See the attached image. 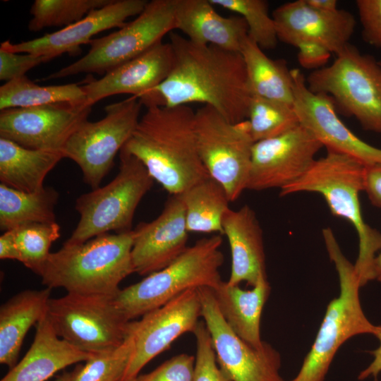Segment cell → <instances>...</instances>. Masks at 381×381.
<instances>
[{
    "instance_id": "6da1fadb",
    "label": "cell",
    "mask_w": 381,
    "mask_h": 381,
    "mask_svg": "<svg viewBox=\"0 0 381 381\" xmlns=\"http://www.w3.org/2000/svg\"><path fill=\"white\" fill-rule=\"evenodd\" d=\"M173 67L167 78L139 99L146 107H169L199 102L228 121L246 120L251 97L240 52L194 43L176 32L169 35Z\"/></svg>"
},
{
    "instance_id": "7a4b0ae2",
    "label": "cell",
    "mask_w": 381,
    "mask_h": 381,
    "mask_svg": "<svg viewBox=\"0 0 381 381\" xmlns=\"http://www.w3.org/2000/svg\"><path fill=\"white\" fill-rule=\"evenodd\" d=\"M195 111L188 105H150L123 147L170 195L210 176L198 152Z\"/></svg>"
},
{
    "instance_id": "3957f363",
    "label": "cell",
    "mask_w": 381,
    "mask_h": 381,
    "mask_svg": "<svg viewBox=\"0 0 381 381\" xmlns=\"http://www.w3.org/2000/svg\"><path fill=\"white\" fill-rule=\"evenodd\" d=\"M366 166L354 157L327 150L301 178L279 193L281 196L318 193L333 215L353 225L359 240L358 255L353 265L361 287L375 279L374 262L376 253L381 250V233L365 223L360 205L359 193L364 190Z\"/></svg>"
},
{
    "instance_id": "277c9868",
    "label": "cell",
    "mask_w": 381,
    "mask_h": 381,
    "mask_svg": "<svg viewBox=\"0 0 381 381\" xmlns=\"http://www.w3.org/2000/svg\"><path fill=\"white\" fill-rule=\"evenodd\" d=\"M133 230L104 234L84 243L67 244L51 253L39 276L47 288L67 293L115 296L119 284L134 273Z\"/></svg>"
},
{
    "instance_id": "5b68a950",
    "label": "cell",
    "mask_w": 381,
    "mask_h": 381,
    "mask_svg": "<svg viewBox=\"0 0 381 381\" xmlns=\"http://www.w3.org/2000/svg\"><path fill=\"white\" fill-rule=\"evenodd\" d=\"M222 243L220 234L199 239L168 266L120 289L114 297L115 304L132 320L190 289H215L222 282L219 272L224 261Z\"/></svg>"
},
{
    "instance_id": "8992f818",
    "label": "cell",
    "mask_w": 381,
    "mask_h": 381,
    "mask_svg": "<svg viewBox=\"0 0 381 381\" xmlns=\"http://www.w3.org/2000/svg\"><path fill=\"white\" fill-rule=\"evenodd\" d=\"M322 236L338 274L340 292L328 304L315 341L291 381H323L339 347L353 336L373 334L375 327L361 307L354 265L342 253L330 228L322 229Z\"/></svg>"
},
{
    "instance_id": "52a82bcc",
    "label": "cell",
    "mask_w": 381,
    "mask_h": 381,
    "mask_svg": "<svg viewBox=\"0 0 381 381\" xmlns=\"http://www.w3.org/2000/svg\"><path fill=\"white\" fill-rule=\"evenodd\" d=\"M119 160V171L111 181L76 199L75 209L80 219L64 243L78 244L109 231L133 230L135 210L155 180L144 164L123 147Z\"/></svg>"
},
{
    "instance_id": "ba28073f",
    "label": "cell",
    "mask_w": 381,
    "mask_h": 381,
    "mask_svg": "<svg viewBox=\"0 0 381 381\" xmlns=\"http://www.w3.org/2000/svg\"><path fill=\"white\" fill-rule=\"evenodd\" d=\"M308 87L329 96L366 131L381 133V66L349 44L333 63L312 71Z\"/></svg>"
},
{
    "instance_id": "9c48e42d",
    "label": "cell",
    "mask_w": 381,
    "mask_h": 381,
    "mask_svg": "<svg viewBox=\"0 0 381 381\" xmlns=\"http://www.w3.org/2000/svg\"><path fill=\"white\" fill-rule=\"evenodd\" d=\"M175 12L176 0L148 1L133 20L107 35L92 40L85 55L43 80L79 73L104 75L162 42L164 35L175 30Z\"/></svg>"
},
{
    "instance_id": "30bf717a",
    "label": "cell",
    "mask_w": 381,
    "mask_h": 381,
    "mask_svg": "<svg viewBox=\"0 0 381 381\" xmlns=\"http://www.w3.org/2000/svg\"><path fill=\"white\" fill-rule=\"evenodd\" d=\"M114 297L67 293L49 299L47 314L56 334L74 346L91 353L108 351L125 341L131 322Z\"/></svg>"
},
{
    "instance_id": "8fae6325",
    "label": "cell",
    "mask_w": 381,
    "mask_h": 381,
    "mask_svg": "<svg viewBox=\"0 0 381 381\" xmlns=\"http://www.w3.org/2000/svg\"><path fill=\"white\" fill-rule=\"evenodd\" d=\"M195 133L200 159L209 175L221 183L231 202L246 190L255 143L248 120L228 121L203 105L195 111Z\"/></svg>"
},
{
    "instance_id": "7c38bea8",
    "label": "cell",
    "mask_w": 381,
    "mask_h": 381,
    "mask_svg": "<svg viewBox=\"0 0 381 381\" xmlns=\"http://www.w3.org/2000/svg\"><path fill=\"white\" fill-rule=\"evenodd\" d=\"M142 103L131 96L105 107V116L85 121L73 132L64 149V158L80 167L84 182L97 188L114 165L116 154L132 136L140 120Z\"/></svg>"
},
{
    "instance_id": "4fadbf2b",
    "label": "cell",
    "mask_w": 381,
    "mask_h": 381,
    "mask_svg": "<svg viewBox=\"0 0 381 381\" xmlns=\"http://www.w3.org/2000/svg\"><path fill=\"white\" fill-rule=\"evenodd\" d=\"M201 317L210 334L220 368L233 381H284L279 374L281 357L265 342L255 348L239 337L226 323L217 304L212 289L198 288Z\"/></svg>"
},
{
    "instance_id": "5bb4252c",
    "label": "cell",
    "mask_w": 381,
    "mask_h": 381,
    "mask_svg": "<svg viewBox=\"0 0 381 381\" xmlns=\"http://www.w3.org/2000/svg\"><path fill=\"white\" fill-rule=\"evenodd\" d=\"M201 310L198 288H193L143 315L140 320H131L134 348L121 381L135 379L147 363L168 349L181 335L193 333Z\"/></svg>"
},
{
    "instance_id": "9a60e30c",
    "label": "cell",
    "mask_w": 381,
    "mask_h": 381,
    "mask_svg": "<svg viewBox=\"0 0 381 381\" xmlns=\"http://www.w3.org/2000/svg\"><path fill=\"white\" fill-rule=\"evenodd\" d=\"M92 107L84 100L1 110L0 138L28 149L62 152Z\"/></svg>"
},
{
    "instance_id": "2e32d148",
    "label": "cell",
    "mask_w": 381,
    "mask_h": 381,
    "mask_svg": "<svg viewBox=\"0 0 381 381\" xmlns=\"http://www.w3.org/2000/svg\"><path fill=\"white\" fill-rule=\"evenodd\" d=\"M322 147L301 124L277 137L255 142L246 189L283 188L310 169Z\"/></svg>"
},
{
    "instance_id": "e0dca14e",
    "label": "cell",
    "mask_w": 381,
    "mask_h": 381,
    "mask_svg": "<svg viewBox=\"0 0 381 381\" xmlns=\"http://www.w3.org/2000/svg\"><path fill=\"white\" fill-rule=\"evenodd\" d=\"M293 80V107L299 123L311 133L327 150L346 154L365 165L381 164V149L362 140L341 121L332 99L315 93L297 68L291 70Z\"/></svg>"
},
{
    "instance_id": "ac0fdd59",
    "label": "cell",
    "mask_w": 381,
    "mask_h": 381,
    "mask_svg": "<svg viewBox=\"0 0 381 381\" xmlns=\"http://www.w3.org/2000/svg\"><path fill=\"white\" fill-rule=\"evenodd\" d=\"M278 40L296 47L315 44L336 55L349 44L356 25L353 16L342 9L318 11L306 0L285 3L272 13Z\"/></svg>"
},
{
    "instance_id": "d6986e66",
    "label": "cell",
    "mask_w": 381,
    "mask_h": 381,
    "mask_svg": "<svg viewBox=\"0 0 381 381\" xmlns=\"http://www.w3.org/2000/svg\"><path fill=\"white\" fill-rule=\"evenodd\" d=\"M147 2L146 0H111L59 30L19 43L4 41L1 43L0 49L46 56L51 59L65 53L78 54L80 46L90 44L95 35L107 30L120 28L128 18L139 15Z\"/></svg>"
},
{
    "instance_id": "ffe728a7",
    "label": "cell",
    "mask_w": 381,
    "mask_h": 381,
    "mask_svg": "<svg viewBox=\"0 0 381 381\" xmlns=\"http://www.w3.org/2000/svg\"><path fill=\"white\" fill-rule=\"evenodd\" d=\"M134 272L147 276L174 262L188 248V231L181 194L171 195L160 214L133 229Z\"/></svg>"
},
{
    "instance_id": "44dd1931",
    "label": "cell",
    "mask_w": 381,
    "mask_h": 381,
    "mask_svg": "<svg viewBox=\"0 0 381 381\" xmlns=\"http://www.w3.org/2000/svg\"><path fill=\"white\" fill-rule=\"evenodd\" d=\"M173 64L170 42H162L99 79L87 78L82 85L86 102L93 106L102 99L119 94H130L140 99L167 78Z\"/></svg>"
},
{
    "instance_id": "7402d4cb",
    "label": "cell",
    "mask_w": 381,
    "mask_h": 381,
    "mask_svg": "<svg viewBox=\"0 0 381 381\" xmlns=\"http://www.w3.org/2000/svg\"><path fill=\"white\" fill-rule=\"evenodd\" d=\"M222 229L231 253L227 282L239 285L245 282L253 287L261 278H267L262 230L254 210L248 205L236 210L229 208Z\"/></svg>"
},
{
    "instance_id": "603a6c76",
    "label": "cell",
    "mask_w": 381,
    "mask_h": 381,
    "mask_svg": "<svg viewBox=\"0 0 381 381\" xmlns=\"http://www.w3.org/2000/svg\"><path fill=\"white\" fill-rule=\"evenodd\" d=\"M175 30L194 43L235 52L248 31L242 17L220 16L210 0H176Z\"/></svg>"
},
{
    "instance_id": "cb8c5ba5",
    "label": "cell",
    "mask_w": 381,
    "mask_h": 381,
    "mask_svg": "<svg viewBox=\"0 0 381 381\" xmlns=\"http://www.w3.org/2000/svg\"><path fill=\"white\" fill-rule=\"evenodd\" d=\"M92 355L60 338L46 314L36 324L34 341L27 353L1 381H46L69 365L86 362Z\"/></svg>"
},
{
    "instance_id": "d4e9b609",
    "label": "cell",
    "mask_w": 381,
    "mask_h": 381,
    "mask_svg": "<svg viewBox=\"0 0 381 381\" xmlns=\"http://www.w3.org/2000/svg\"><path fill=\"white\" fill-rule=\"evenodd\" d=\"M270 289L265 277L250 290L224 281L215 289H212L226 323L239 337L258 349L265 344L260 337V318Z\"/></svg>"
},
{
    "instance_id": "484cf974",
    "label": "cell",
    "mask_w": 381,
    "mask_h": 381,
    "mask_svg": "<svg viewBox=\"0 0 381 381\" xmlns=\"http://www.w3.org/2000/svg\"><path fill=\"white\" fill-rule=\"evenodd\" d=\"M52 289L25 290L0 308V363L11 369L17 363L26 334L47 313Z\"/></svg>"
},
{
    "instance_id": "4316f807",
    "label": "cell",
    "mask_w": 381,
    "mask_h": 381,
    "mask_svg": "<svg viewBox=\"0 0 381 381\" xmlns=\"http://www.w3.org/2000/svg\"><path fill=\"white\" fill-rule=\"evenodd\" d=\"M60 151L32 150L0 138V181L24 192L44 188L47 175L63 159Z\"/></svg>"
},
{
    "instance_id": "83f0119b",
    "label": "cell",
    "mask_w": 381,
    "mask_h": 381,
    "mask_svg": "<svg viewBox=\"0 0 381 381\" xmlns=\"http://www.w3.org/2000/svg\"><path fill=\"white\" fill-rule=\"evenodd\" d=\"M246 71L251 96L293 105V80L291 70L282 59L269 58L248 35L240 49Z\"/></svg>"
},
{
    "instance_id": "f1b7e54d",
    "label": "cell",
    "mask_w": 381,
    "mask_h": 381,
    "mask_svg": "<svg viewBox=\"0 0 381 381\" xmlns=\"http://www.w3.org/2000/svg\"><path fill=\"white\" fill-rule=\"evenodd\" d=\"M188 232L223 234L222 220L231 202L223 186L210 176L181 193Z\"/></svg>"
},
{
    "instance_id": "f546056e",
    "label": "cell",
    "mask_w": 381,
    "mask_h": 381,
    "mask_svg": "<svg viewBox=\"0 0 381 381\" xmlns=\"http://www.w3.org/2000/svg\"><path fill=\"white\" fill-rule=\"evenodd\" d=\"M59 195L52 187L35 192L0 184V229L8 231L30 223H54Z\"/></svg>"
},
{
    "instance_id": "4dcf8cb0",
    "label": "cell",
    "mask_w": 381,
    "mask_h": 381,
    "mask_svg": "<svg viewBox=\"0 0 381 381\" xmlns=\"http://www.w3.org/2000/svg\"><path fill=\"white\" fill-rule=\"evenodd\" d=\"M84 100L85 95L78 83L41 86L24 75L0 87V110Z\"/></svg>"
},
{
    "instance_id": "1f68e13d",
    "label": "cell",
    "mask_w": 381,
    "mask_h": 381,
    "mask_svg": "<svg viewBox=\"0 0 381 381\" xmlns=\"http://www.w3.org/2000/svg\"><path fill=\"white\" fill-rule=\"evenodd\" d=\"M247 120L254 142L280 135L298 126L293 105L252 95Z\"/></svg>"
},
{
    "instance_id": "d6a6232c",
    "label": "cell",
    "mask_w": 381,
    "mask_h": 381,
    "mask_svg": "<svg viewBox=\"0 0 381 381\" xmlns=\"http://www.w3.org/2000/svg\"><path fill=\"white\" fill-rule=\"evenodd\" d=\"M111 0H35L30 8L31 32L46 28H65L83 18L91 11L101 8Z\"/></svg>"
},
{
    "instance_id": "836d02e7",
    "label": "cell",
    "mask_w": 381,
    "mask_h": 381,
    "mask_svg": "<svg viewBox=\"0 0 381 381\" xmlns=\"http://www.w3.org/2000/svg\"><path fill=\"white\" fill-rule=\"evenodd\" d=\"M19 262L37 275L50 255L52 244L61 236L56 223H30L13 229Z\"/></svg>"
},
{
    "instance_id": "e575fe53",
    "label": "cell",
    "mask_w": 381,
    "mask_h": 381,
    "mask_svg": "<svg viewBox=\"0 0 381 381\" xmlns=\"http://www.w3.org/2000/svg\"><path fill=\"white\" fill-rule=\"evenodd\" d=\"M214 6L236 13L248 26V35L262 49H272L278 37L274 20L264 0H210Z\"/></svg>"
},
{
    "instance_id": "d590c367",
    "label": "cell",
    "mask_w": 381,
    "mask_h": 381,
    "mask_svg": "<svg viewBox=\"0 0 381 381\" xmlns=\"http://www.w3.org/2000/svg\"><path fill=\"white\" fill-rule=\"evenodd\" d=\"M134 348L131 331L119 346L93 353L82 365L75 381H121Z\"/></svg>"
},
{
    "instance_id": "8d00e7d4",
    "label": "cell",
    "mask_w": 381,
    "mask_h": 381,
    "mask_svg": "<svg viewBox=\"0 0 381 381\" xmlns=\"http://www.w3.org/2000/svg\"><path fill=\"white\" fill-rule=\"evenodd\" d=\"M193 334L196 341L193 381H233L217 363L204 322H199Z\"/></svg>"
},
{
    "instance_id": "74e56055",
    "label": "cell",
    "mask_w": 381,
    "mask_h": 381,
    "mask_svg": "<svg viewBox=\"0 0 381 381\" xmlns=\"http://www.w3.org/2000/svg\"><path fill=\"white\" fill-rule=\"evenodd\" d=\"M195 356L178 354L154 370L139 375L135 381H193Z\"/></svg>"
},
{
    "instance_id": "f35d334b",
    "label": "cell",
    "mask_w": 381,
    "mask_h": 381,
    "mask_svg": "<svg viewBox=\"0 0 381 381\" xmlns=\"http://www.w3.org/2000/svg\"><path fill=\"white\" fill-rule=\"evenodd\" d=\"M50 60L46 56L12 52L0 49V80L8 82L24 76L32 68Z\"/></svg>"
},
{
    "instance_id": "ab89813d",
    "label": "cell",
    "mask_w": 381,
    "mask_h": 381,
    "mask_svg": "<svg viewBox=\"0 0 381 381\" xmlns=\"http://www.w3.org/2000/svg\"><path fill=\"white\" fill-rule=\"evenodd\" d=\"M356 4L363 40L381 49V0H357Z\"/></svg>"
},
{
    "instance_id": "60d3db41",
    "label": "cell",
    "mask_w": 381,
    "mask_h": 381,
    "mask_svg": "<svg viewBox=\"0 0 381 381\" xmlns=\"http://www.w3.org/2000/svg\"><path fill=\"white\" fill-rule=\"evenodd\" d=\"M297 48L298 61L301 66L306 68H320L327 63L332 54L315 44H303Z\"/></svg>"
},
{
    "instance_id": "b9f144b4",
    "label": "cell",
    "mask_w": 381,
    "mask_h": 381,
    "mask_svg": "<svg viewBox=\"0 0 381 381\" xmlns=\"http://www.w3.org/2000/svg\"><path fill=\"white\" fill-rule=\"evenodd\" d=\"M364 191L371 203L381 208V164L368 165L365 167Z\"/></svg>"
},
{
    "instance_id": "7bdbcfd3",
    "label": "cell",
    "mask_w": 381,
    "mask_h": 381,
    "mask_svg": "<svg viewBox=\"0 0 381 381\" xmlns=\"http://www.w3.org/2000/svg\"><path fill=\"white\" fill-rule=\"evenodd\" d=\"M373 334L377 338L380 345L376 349L370 351V353L374 357L373 361L365 369L360 373L358 378L361 380L370 376L376 379L377 376L381 372V325H375Z\"/></svg>"
},
{
    "instance_id": "ee69618b",
    "label": "cell",
    "mask_w": 381,
    "mask_h": 381,
    "mask_svg": "<svg viewBox=\"0 0 381 381\" xmlns=\"http://www.w3.org/2000/svg\"><path fill=\"white\" fill-rule=\"evenodd\" d=\"M0 259L20 260L13 230H8L0 236Z\"/></svg>"
},
{
    "instance_id": "f6af8a7d",
    "label": "cell",
    "mask_w": 381,
    "mask_h": 381,
    "mask_svg": "<svg viewBox=\"0 0 381 381\" xmlns=\"http://www.w3.org/2000/svg\"><path fill=\"white\" fill-rule=\"evenodd\" d=\"M311 7L324 12H334L339 8L336 0H306Z\"/></svg>"
},
{
    "instance_id": "bcb514c9",
    "label": "cell",
    "mask_w": 381,
    "mask_h": 381,
    "mask_svg": "<svg viewBox=\"0 0 381 381\" xmlns=\"http://www.w3.org/2000/svg\"><path fill=\"white\" fill-rule=\"evenodd\" d=\"M81 366L80 365H77L72 371L63 373L57 377L55 381H75Z\"/></svg>"
},
{
    "instance_id": "7dc6e473",
    "label": "cell",
    "mask_w": 381,
    "mask_h": 381,
    "mask_svg": "<svg viewBox=\"0 0 381 381\" xmlns=\"http://www.w3.org/2000/svg\"><path fill=\"white\" fill-rule=\"evenodd\" d=\"M375 279L381 282V250L378 255L376 256L374 262Z\"/></svg>"
},
{
    "instance_id": "c3c4849f",
    "label": "cell",
    "mask_w": 381,
    "mask_h": 381,
    "mask_svg": "<svg viewBox=\"0 0 381 381\" xmlns=\"http://www.w3.org/2000/svg\"><path fill=\"white\" fill-rule=\"evenodd\" d=\"M128 381H135V379L130 380H128Z\"/></svg>"
},
{
    "instance_id": "681fc988",
    "label": "cell",
    "mask_w": 381,
    "mask_h": 381,
    "mask_svg": "<svg viewBox=\"0 0 381 381\" xmlns=\"http://www.w3.org/2000/svg\"><path fill=\"white\" fill-rule=\"evenodd\" d=\"M378 62H379L380 65L381 66V60H379Z\"/></svg>"
}]
</instances>
